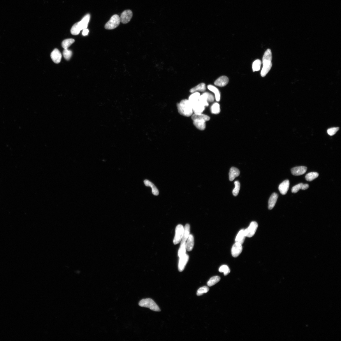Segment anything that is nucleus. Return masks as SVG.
<instances>
[{"mask_svg":"<svg viewBox=\"0 0 341 341\" xmlns=\"http://www.w3.org/2000/svg\"><path fill=\"white\" fill-rule=\"evenodd\" d=\"M192 106L193 112L194 113H202L205 109V106L199 101L193 104Z\"/></svg>","mask_w":341,"mask_h":341,"instance_id":"11","label":"nucleus"},{"mask_svg":"<svg viewBox=\"0 0 341 341\" xmlns=\"http://www.w3.org/2000/svg\"><path fill=\"white\" fill-rule=\"evenodd\" d=\"M210 110L212 114H218L221 112L220 106L217 102H215L211 106Z\"/></svg>","mask_w":341,"mask_h":341,"instance_id":"28","label":"nucleus"},{"mask_svg":"<svg viewBox=\"0 0 341 341\" xmlns=\"http://www.w3.org/2000/svg\"><path fill=\"white\" fill-rule=\"evenodd\" d=\"M272 58L271 50L270 49H268L265 52L263 58V66L261 73V77H265L271 69L272 66Z\"/></svg>","mask_w":341,"mask_h":341,"instance_id":"1","label":"nucleus"},{"mask_svg":"<svg viewBox=\"0 0 341 341\" xmlns=\"http://www.w3.org/2000/svg\"><path fill=\"white\" fill-rule=\"evenodd\" d=\"M215 99L214 96L212 94L205 92L201 95L199 101L206 107L209 105V102H213L215 100Z\"/></svg>","mask_w":341,"mask_h":341,"instance_id":"5","label":"nucleus"},{"mask_svg":"<svg viewBox=\"0 0 341 341\" xmlns=\"http://www.w3.org/2000/svg\"><path fill=\"white\" fill-rule=\"evenodd\" d=\"M242 245L236 242L233 246L231 249V253L234 257H236L240 255L242 251Z\"/></svg>","mask_w":341,"mask_h":341,"instance_id":"9","label":"nucleus"},{"mask_svg":"<svg viewBox=\"0 0 341 341\" xmlns=\"http://www.w3.org/2000/svg\"><path fill=\"white\" fill-rule=\"evenodd\" d=\"M51 58L55 63H59L61 60L62 55L57 49H55L52 52L51 55Z\"/></svg>","mask_w":341,"mask_h":341,"instance_id":"14","label":"nucleus"},{"mask_svg":"<svg viewBox=\"0 0 341 341\" xmlns=\"http://www.w3.org/2000/svg\"><path fill=\"white\" fill-rule=\"evenodd\" d=\"M240 171L238 168L233 167L231 168L229 173V179L230 181H233L236 177L239 176Z\"/></svg>","mask_w":341,"mask_h":341,"instance_id":"22","label":"nucleus"},{"mask_svg":"<svg viewBox=\"0 0 341 341\" xmlns=\"http://www.w3.org/2000/svg\"><path fill=\"white\" fill-rule=\"evenodd\" d=\"M209 290V288L207 286H204L201 287L197 291V295L198 296H200L203 295L204 293H207Z\"/></svg>","mask_w":341,"mask_h":341,"instance_id":"38","label":"nucleus"},{"mask_svg":"<svg viewBox=\"0 0 341 341\" xmlns=\"http://www.w3.org/2000/svg\"><path fill=\"white\" fill-rule=\"evenodd\" d=\"M192 93L189 96L188 99L191 105L199 101V99L201 95L199 92H197Z\"/></svg>","mask_w":341,"mask_h":341,"instance_id":"25","label":"nucleus"},{"mask_svg":"<svg viewBox=\"0 0 341 341\" xmlns=\"http://www.w3.org/2000/svg\"><path fill=\"white\" fill-rule=\"evenodd\" d=\"M187 240V242H186V248L188 251H191L194 245V238L192 235H189Z\"/></svg>","mask_w":341,"mask_h":341,"instance_id":"21","label":"nucleus"},{"mask_svg":"<svg viewBox=\"0 0 341 341\" xmlns=\"http://www.w3.org/2000/svg\"><path fill=\"white\" fill-rule=\"evenodd\" d=\"M90 17V15L87 14L83 17L80 21L78 22L79 25L81 30L87 29Z\"/></svg>","mask_w":341,"mask_h":341,"instance_id":"17","label":"nucleus"},{"mask_svg":"<svg viewBox=\"0 0 341 341\" xmlns=\"http://www.w3.org/2000/svg\"><path fill=\"white\" fill-rule=\"evenodd\" d=\"M132 16L133 13L131 10H125L121 15L120 17L121 22L124 24H127L130 21Z\"/></svg>","mask_w":341,"mask_h":341,"instance_id":"8","label":"nucleus"},{"mask_svg":"<svg viewBox=\"0 0 341 341\" xmlns=\"http://www.w3.org/2000/svg\"><path fill=\"white\" fill-rule=\"evenodd\" d=\"M219 270V272L223 273L225 275H228L230 272V269L226 265H222L220 267Z\"/></svg>","mask_w":341,"mask_h":341,"instance_id":"36","label":"nucleus"},{"mask_svg":"<svg viewBox=\"0 0 341 341\" xmlns=\"http://www.w3.org/2000/svg\"><path fill=\"white\" fill-rule=\"evenodd\" d=\"M141 307L149 308L155 312H160L161 310L154 301L150 298L143 299L139 303Z\"/></svg>","mask_w":341,"mask_h":341,"instance_id":"3","label":"nucleus"},{"mask_svg":"<svg viewBox=\"0 0 341 341\" xmlns=\"http://www.w3.org/2000/svg\"><path fill=\"white\" fill-rule=\"evenodd\" d=\"M121 22L120 18L119 15H114L105 26V28L107 29H113L118 27Z\"/></svg>","mask_w":341,"mask_h":341,"instance_id":"4","label":"nucleus"},{"mask_svg":"<svg viewBox=\"0 0 341 341\" xmlns=\"http://www.w3.org/2000/svg\"><path fill=\"white\" fill-rule=\"evenodd\" d=\"M278 198V195L274 193L271 195L268 201V209L271 210L274 208Z\"/></svg>","mask_w":341,"mask_h":341,"instance_id":"20","label":"nucleus"},{"mask_svg":"<svg viewBox=\"0 0 341 341\" xmlns=\"http://www.w3.org/2000/svg\"><path fill=\"white\" fill-rule=\"evenodd\" d=\"M246 237L245 229L241 230L237 235L235 239V242L242 245L244 243Z\"/></svg>","mask_w":341,"mask_h":341,"instance_id":"23","label":"nucleus"},{"mask_svg":"<svg viewBox=\"0 0 341 341\" xmlns=\"http://www.w3.org/2000/svg\"><path fill=\"white\" fill-rule=\"evenodd\" d=\"M206 122L204 121H193V124L198 130L203 131L206 128Z\"/></svg>","mask_w":341,"mask_h":341,"instance_id":"27","label":"nucleus"},{"mask_svg":"<svg viewBox=\"0 0 341 341\" xmlns=\"http://www.w3.org/2000/svg\"><path fill=\"white\" fill-rule=\"evenodd\" d=\"M261 60L258 59L255 61L252 64V70L253 72L258 71L261 69Z\"/></svg>","mask_w":341,"mask_h":341,"instance_id":"35","label":"nucleus"},{"mask_svg":"<svg viewBox=\"0 0 341 341\" xmlns=\"http://www.w3.org/2000/svg\"><path fill=\"white\" fill-rule=\"evenodd\" d=\"M184 231V227L182 225L179 224L176 226L175 235L173 240L174 245H177L180 242L183 237Z\"/></svg>","mask_w":341,"mask_h":341,"instance_id":"6","label":"nucleus"},{"mask_svg":"<svg viewBox=\"0 0 341 341\" xmlns=\"http://www.w3.org/2000/svg\"><path fill=\"white\" fill-rule=\"evenodd\" d=\"M193 121H204L206 122L210 119V117L202 113H194L191 116Z\"/></svg>","mask_w":341,"mask_h":341,"instance_id":"12","label":"nucleus"},{"mask_svg":"<svg viewBox=\"0 0 341 341\" xmlns=\"http://www.w3.org/2000/svg\"><path fill=\"white\" fill-rule=\"evenodd\" d=\"M307 168L304 166H299L292 168L291 171L293 175L299 176L305 174L307 170Z\"/></svg>","mask_w":341,"mask_h":341,"instance_id":"13","label":"nucleus"},{"mask_svg":"<svg viewBox=\"0 0 341 341\" xmlns=\"http://www.w3.org/2000/svg\"><path fill=\"white\" fill-rule=\"evenodd\" d=\"M144 182L146 186L151 187L152 189V193L154 195L158 196L159 195V191L158 189L152 183L147 180H145L144 181Z\"/></svg>","mask_w":341,"mask_h":341,"instance_id":"26","label":"nucleus"},{"mask_svg":"<svg viewBox=\"0 0 341 341\" xmlns=\"http://www.w3.org/2000/svg\"><path fill=\"white\" fill-rule=\"evenodd\" d=\"M339 130V127H333L328 129L327 130V133L330 136H332L335 135Z\"/></svg>","mask_w":341,"mask_h":341,"instance_id":"40","label":"nucleus"},{"mask_svg":"<svg viewBox=\"0 0 341 341\" xmlns=\"http://www.w3.org/2000/svg\"><path fill=\"white\" fill-rule=\"evenodd\" d=\"M180 258L179 262V265H178V270L180 272H182L184 270L185 266L188 262L189 256L185 254L183 256Z\"/></svg>","mask_w":341,"mask_h":341,"instance_id":"10","label":"nucleus"},{"mask_svg":"<svg viewBox=\"0 0 341 341\" xmlns=\"http://www.w3.org/2000/svg\"><path fill=\"white\" fill-rule=\"evenodd\" d=\"M235 187L233 191V195L234 196H237L239 192L240 188V184L239 182L238 181L234 182Z\"/></svg>","mask_w":341,"mask_h":341,"instance_id":"37","label":"nucleus"},{"mask_svg":"<svg viewBox=\"0 0 341 341\" xmlns=\"http://www.w3.org/2000/svg\"><path fill=\"white\" fill-rule=\"evenodd\" d=\"M73 53L71 51L68 50V49H64L63 51V55L64 58L66 60H69L70 59Z\"/></svg>","mask_w":341,"mask_h":341,"instance_id":"39","label":"nucleus"},{"mask_svg":"<svg viewBox=\"0 0 341 341\" xmlns=\"http://www.w3.org/2000/svg\"><path fill=\"white\" fill-rule=\"evenodd\" d=\"M186 250V241L182 240L181 242L180 247L178 251V255L179 257L183 256L185 254Z\"/></svg>","mask_w":341,"mask_h":341,"instance_id":"30","label":"nucleus"},{"mask_svg":"<svg viewBox=\"0 0 341 341\" xmlns=\"http://www.w3.org/2000/svg\"><path fill=\"white\" fill-rule=\"evenodd\" d=\"M207 88L208 90L214 94L216 101L218 102L220 101L221 93L217 87L214 85H210L208 86Z\"/></svg>","mask_w":341,"mask_h":341,"instance_id":"18","label":"nucleus"},{"mask_svg":"<svg viewBox=\"0 0 341 341\" xmlns=\"http://www.w3.org/2000/svg\"><path fill=\"white\" fill-rule=\"evenodd\" d=\"M81 30L79 25L78 22H77L72 27L71 31L72 35H78Z\"/></svg>","mask_w":341,"mask_h":341,"instance_id":"32","label":"nucleus"},{"mask_svg":"<svg viewBox=\"0 0 341 341\" xmlns=\"http://www.w3.org/2000/svg\"><path fill=\"white\" fill-rule=\"evenodd\" d=\"M75 40L73 39H68L64 40L62 42V45L64 49H68L74 43Z\"/></svg>","mask_w":341,"mask_h":341,"instance_id":"34","label":"nucleus"},{"mask_svg":"<svg viewBox=\"0 0 341 341\" xmlns=\"http://www.w3.org/2000/svg\"><path fill=\"white\" fill-rule=\"evenodd\" d=\"M319 176V174L317 172H311L307 174L305 176L306 180L311 181L315 179Z\"/></svg>","mask_w":341,"mask_h":341,"instance_id":"33","label":"nucleus"},{"mask_svg":"<svg viewBox=\"0 0 341 341\" xmlns=\"http://www.w3.org/2000/svg\"><path fill=\"white\" fill-rule=\"evenodd\" d=\"M190 225L188 224H186L184 227V233L182 240L187 241L189 235H190Z\"/></svg>","mask_w":341,"mask_h":341,"instance_id":"29","label":"nucleus"},{"mask_svg":"<svg viewBox=\"0 0 341 341\" xmlns=\"http://www.w3.org/2000/svg\"><path fill=\"white\" fill-rule=\"evenodd\" d=\"M229 79L228 77L226 76H222L216 80L214 82L215 85L220 87H223L226 86L228 84Z\"/></svg>","mask_w":341,"mask_h":341,"instance_id":"15","label":"nucleus"},{"mask_svg":"<svg viewBox=\"0 0 341 341\" xmlns=\"http://www.w3.org/2000/svg\"><path fill=\"white\" fill-rule=\"evenodd\" d=\"M309 187V185L307 184H299L295 185L292 188L291 192L293 193H296L300 189L304 190Z\"/></svg>","mask_w":341,"mask_h":341,"instance_id":"24","label":"nucleus"},{"mask_svg":"<svg viewBox=\"0 0 341 341\" xmlns=\"http://www.w3.org/2000/svg\"><path fill=\"white\" fill-rule=\"evenodd\" d=\"M221 278L219 276H216L211 277L207 282L208 286H211L215 285L220 280Z\"/></svg>","mask_w":341,"mask_h":341,"instance_id":"31","label":"nucleus"},{"mask_svg":"<svg viewBox=\"0 0 341 341\" xmlns=\"http://www.w3.org/2000/svg\"><path fill=\"white\" fill-rule=\"evenodd\" d=\"M206 89V86L205 83L202 82L191 88L189 92L191 93L195 92H204Z\"/></svg>","mask_w":341,"mask_h":341,"instance_id":"19","label":"nucleus"},{"mask_svg":"<svg viewBox=\"0 0 341 341\" xmlns=\"http://www.w3.org/2000/svg\"><path fill=\"white\" fill-rule=\"evenodd\" d=\"M89 32V30L87 29H85L83 30L82 32V35L83 36H86L88 35Z\"/></svg>","mask_w":341,"mask_h":341,"instance_id":"41","label":"nucleus"},{"mask_svg":"<svg viewBox=\"0 0 341 341\" xmlns=\"http://www.w3.org/2000/svg\"><path fill=\"white\" fill-rule=\"evenodd\" d=\"M177 108L178 112L182 115L189 117L193 114L192 106L188 100H181L177 104Z\"/></svg>","mask_w":341,"mask_h":341,"instance_id":"2","label":"nucleus"},{"mask_svg":"<svg viewBox=\"0 0 341 341\" xmlns=\"http://www.w3.org/2000/svg\"><path fill=\"white\" fill-rule=\"evenodd\" d=\"M289 180H286L284 181L280 184L279 187V189L280 193L282 195H286L289 187Z\"/></svg>","mask_w":341,"mask_h":341,"instance_id":"16","label":"nucleus"},{"mask_svg":"<svg viewBox=\"0 0 341 341\" xmlns=\"http://www.w3.org/2000/svg\"><path fill=\"white\" fill-rule=\"evenodd\" d=\"M258 225L255 222H252L247 228L245 229L246 237L251 238L255 234Z\"/></svg>","mask_w":341,"mask_h":341,"instance_id":"7","label":"nucleus"}]
</instances>
